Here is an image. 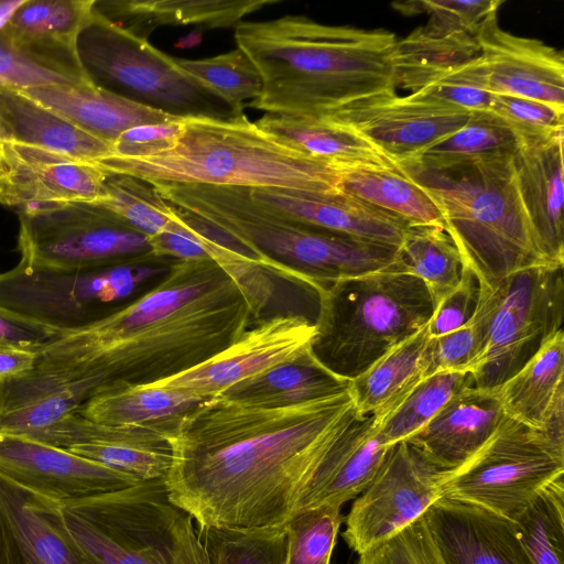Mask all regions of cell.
Wrapping results in <instances>:
<instances>
[{
    "instance_id": "cell-1",
    "label": "cell",
    "mask_w": 564,
    "mask_h": 564,
    "mask_svg": "<svg viewBox=\"0 0 564 564\" xmlns=\"http://www.w3.org/2000/svg\"><path fill=\"white\" fill-rule=\"evenodd\" d=\"M352 405L349 391L276 408L202 401L171 431V500L199 529L283 527Z\"/></svg>"
},
{
    "instance_id": "cell-2",
    "label": "cell",
    "mask_w": 564,
    "mask_h": 564,
    "mask_svg": "<svg viewBox=\"0 0 564 564\" xmlns=\"http://www.w3.org/2000/svg\"><path fill=\"white\" fill-rule=\"evenodd\" d=\"M268 273L243 256L176 260L140 297L37 354L35 368L73 369L100 392L154 383L188 370L240 337L267 306Z\"/></svg>"
},
{
    "instance_id": "cell-3",
    "label": "cell",
    "mask_w": 564,
    "mask_h": 564,
    "mask_svg": "<svg viewBox=\"0 0 564 564\" xmlns=\"http://www.w3.org/2000/svg\"><path fill=\"white\" fill-rule=\"evenodd\" d=\"M237 47L262 78L248 104L265 113L322 118L352 104L397 94V35L386 29L327 25L304 15L241 21Z\"/></svg>"
},
{
    "instance_id": "cell-4",
    "label": "cell",
    "mask_w": 564,
    "mask_h": 564,
    "mask_svg": "<svg viewBox=\"0 0 564 564\" xmlns=\"http://www.w3.org/2000/svg\"><path fill=\"white\" fill-rule=\"evenodd\" d=\"M177 217L268 273L316 291L391 268L399 247L308 226L258 202L248 187L152 184Z\"/></svg>"
},
{
    "instance_id": "cell-5",
    "label": "cell",
    "mask_w": 564,
    "mask_h": 564,
    "mask_svg": "<svg viewBox=\"0 0 564 564\" xmlns=\"http://www.w3.org/2000/svg\"><path fill=\"white\" fill-rule=\"evenodd\" d=\"M94 164L151 184L330 192L340 180L338 171L264 133L246 115L230 120L187 118L175 144L164 152L108 155Z\"/></svg>"
},
{
    "instance_id": "cell-6",
    "label": "cell",
    "mask_w": 564,
    "mask_h": 564,
    "mask_svg": "<svg viewBox=\"0 0 564 564\" xmlns=\"http://www.w3.org/2000/svg\"><path fill=\"white\" fill-rule=\"evenodd\" d=\"M512 155V154H511ZM511 155L442 169L395 163L437 206L463 265L480 285L535 265L542 256L522 207Z\"/></svg>"
},
{
    "instance_id": "cell-7",
    "label": "cell",
    "mask_w": 564,
    "mask_h": 564,
    "mask_svg": "<svg viewBox=\"0 0 564 564\" xmlns=\"http://www.w3.org/2000/svg\"><path fill=\"white\" fill-rule=\"evenodd\" d=\"M434 310L424 282L394 265L333 283L321 300L312 351L351 381L423 329Z\"/></svg>"
},
{
    "instance_id": "cell-8",
    "label": "cell",
    "mask_w": 564,
    "mask_h": 564,
    "mask_svg": "<svg viewBox=\"0 0 564 564\" xmlns=\"http://www.w3.org/2000/svg\"><path fill=\"white\" fill-rule=\"evenodd\" d=\"M63 512L97 564H209L193 518L171 500L164 478L64 506Z\"/></svg>"
},
{
    "instance_id": "cell-9",
    "label": "cell",
    "mask_w": 564,
    "mask_h": 564,
    "mask_svg": "<svg viewBox=\"0 0 564 564\" xmlns=\"http://www.w3.org/2000/svg\"><path fill=\"white\" fill-rule=\"evenodd\" d=\"M75 50L90 84L137 104L182 119L230 120L245 115L183 70L174 57L93 9Z\"/></svg>"
},
{
    "instance_id": "cell-10",
    "label": "cell",
    "mask_w": 564,
    "mask_h": 564,
    "mask_svg": "<svg viewBox=\"0 0 564 564\" xmlns=\"http://www.w3.org/2000/svg\"><path fill=\"white\" fill-rule=\"evenodd\" d=\"M563 268L541 264L492 285L479 284L476 312L484 319L485 336L467 369L476 388L497 389L563 330Z\"/></svg>"
},
{
    "instance_id": "cell-11",
    "label": "cell",
    "mask_w": 564,
    "mask_h": 564,
    "mask_svg": "<svg viewBox=\"0 0 564 564\" xmlns=\"http://www.w3.org/2000/svg\"><path fill=\"white\" fill-rule=\"evenodd\" d=\"M561 475L564 443L506 415L473 457L445 471L442 497L513 522Z\"/></svg>"
},
{
    "instance_id": "cell-12",
    "label": "cell",
    "mask_w": 564,
    "mask_h": 564,
    "mask_svg": "<svg viewBox=\"0 0 564 564\" xmlns=\"http://www.w3.org/2000/svg\"><path fill=\"white\" fill-rule=\"evenodd\" d=\"M20 262L50 270L107 268L150 254L148 237L91 203L19 214Z\"/></svg>"
},
{
    "instance_id": "cell-13",
    "label": "cell",
    "mask_w": 564,
    "mask_h": 564,
    "mask_svg": "<svg viewBox=\"0 0 564 564\" xmlns=\"http://www.w3.org/2000/svg\"><path fill=\"white\" fill-rule=\"evenodd\" d=\"M131 261L93 270L36 269L19 262L0 272V305L63 333L109 315L131 293Z\"/></svg>"
},
{
    "instance_id": "cell-14",
    "label": "cell",
    "mask_w": 564,
    "mask_h": 564,
    "mask_svg": "<svg viewBox=\"0 0 564 564\" xmlns=\"http://www.w3.org/2000/svg\"><path fill=\"white\" fill-rule=\"evenodd\" d=\"M445 471L429 464L405 441L389 446L344 518L343 538L348 546L362 554L423 517L442 498Z\"/></svg>"
},
{
    "instance_id": "cell-15",
    "label": "cell",
    "mask_w": 564,
    "mask_h": 564,
    "mask_svg": "<svg viewBox=\"0 0 564 564\" xmlns=\"http://www.w3.org/2000/svg\"><path fill=\"white\" fill-rule=\"evenodd\" d=\"M316 336L314 318L303 314L274 315L246 329L202 364L149 386L209 399L240 381L297 359L312 349Z\"/></svg>"
},
{
    "instance_id": "cell-16",
    "label": "cell",
    "mask_w": 564,
    "mask_h": 564,
    "mask_svg": "<svg viewBox=\"0 0 564 564\" xmlns=\"http://www.w3.org/2000/svg\"><path fill=\"white\" fill-rule=\"evenodd\" d=\"M0 475L63 507L140 482L68 449L1 431Z\"/></svg>"
},
{
    "instance_id": "cell-17",
    "label": "cell",
    "mask_w": 564,
    "mask_h": 564,
    "mask_svg": "<svg viewBox=\"0 0 564 564\" xmlns=\"http://www.w3.org/2000/svg\"><path fill=\"white\" fill-rule=\"evenodd\" d=\"M469 116L463 109L395 94L352 104L322 118L352 130L398 163L453 134Z\"/></svg>"
},
{
    "instance_id": "cell-18",
    "label": "cell",
    "mask_w": 564,
    "mask_h": 564,
    "mask_svg": "<svg viewBox=\"0 0 564 564\" xmlns=\"http://www.w3.org/2000/svg\"><path fill=\"white\" fill-rule=\"evenodd\" d=\"M175 422L113 426L73 413L28 437L68 449L138 481H150L163 479L170 471V435Z\"/></svg>"
},
{
    "instance_id": "cell-19",
    "label": "cell",
    "mask_w": 564,
    "mask_h": 564,
    "mask_svg": "<svg viewBox=\"0 0 564 564\" xmlns=\"http://www.w3.org/2000/svg\"><path fill=\"white\" fill-rule=\"evenodd\" d=\"M2 150L0 204L19 214L105 196L106 173L94 163L15 143Z\"/></svg>"
},
{
    "instance_id": "cell-20",
    "label": "cell",
    "mask_w": 564,
    "mask_h": 564,
    "mask_svg": "<svg viewBox=\"0 0 564 564\" xmlns=\"http://www.w3.org/2000/svg\"><path fill=\"white\" fill-rule=\"evenodd\" d=\"M397 406L359 414L352 405L301 492L295 511L323 505L341 507L370 482L389 448L379 430Z\"/></svg>"
},
{
    "instance_id": "cell-21",
    "label": "cell",
    "mask_w": 564,
    "mask_h": 564,
    "mask_svg": "<svg viewBox=\"0 0 564 564\" xmlns=\"http://www.w3.org/2000/svg\"><path fill=\"white\" fill-rule=\"evenodd\" d=\"M489 90L536 100L564 111L563 53L543 41L501 29L497 15L475 35Z\"/></svg>"
},
{
    "instance_id": "cell-22",
    "label": "cell",
    "mask_w": 564,
    "mask_h": 564,
    "mask_svg": "<svg viewBox=\"0 0 564 564\" xmlns=\"http://www.w3.org/2000/svg\"><path fill=\"white\" fill-rule=\"evenodd\" d=\"M423 518L444 564H533L513 522L486 509L442 497Z\"/></svg>"
},
{
    "instance_id": "cell-23",
    "label": "cell",
    "mask_w": 564,
    "mask_h": 564,
    "mask_svg": "<svg viewBox=\"0 0 564 564\" xmlns=\"http://www.w3.org/2000/svg\"><path fill=\"white\" fill-rule=\"evenodd\" d=\"M10 564H97L69 532L63 506L0 475Z\"/></svg>"
},
{
    "instance_id": "cell-24",
    "label": "cell",
    "mask_w": 564,
    "mask_h": 564,
    "mask_svg": "<svg viewBox=\"0 0 564 564\" xmlns=\"http://www.w3.org/2000/svg\"><path fill=\"white\" fill-rule=\"evenodd\" d=\"M563 132L518 141L511 155L518 194L544 259L564 265Z\"/></svg>"
},
{
    "instance_id": "cell-25",
    "label": "cell",
    "mask_w": 564,
    "mask_h": 564,
    "mask_svg": "<svg viewBox=\"0 0 564 564\" xmlns=\"http://www.w3.org/2000/svg\"><path fill=\"white\" fill-rule=\"evenodd\" d=\"M258 203L300 223L368 241L400 247L408 224L398 216L339 191L249 188Z\"/></svg>"
},
{
    "instance_id": "cell-26",
    "label": "cell",
    "mask_w": 564,
    "mask_h": 564,
    "mask_svg": "<svg viewBox=\"0 0 564 564\" xmlns=\"http://www.w3.org/2000/svg\"><path fill=\"white\" fill-rule=\"evenodd\" d=\"M505 416L495 390L469 387L405 442L432 466L453 470L479 451Z\"/></svg>"
},
{
    "instance_id": "cell-27",
    "label": "cell",
    "mask_w": 564,
    "mask_h": 564,
    "mask_svg": "<svg viewBox=\"0 0 564 564\" xmlns=\"http://www.w3.org/2000/svg\"><path fill=\"white\" fill-rule=\"evenodd\" d=\"M20 93L80 130L110 144L131 128L182 119L137 104L93 84L44 86Z\"/></svg>"
},
{
    "instance_id": "cell-28",
    "label": "cell",
    "mask_w": 564,
    "mask_h": 564,
    "mask_svg": "<svg viewBox=\"0 0 564 564\" xmlns=\"http://www.w3.org/2000/svg\"><path fill=\"white\" fill-rule=\"evenodd\" d=\"M276 0H94L93 11L148 40L160 25L229 28Z\"/></svg>"
},
{
    "instance_id": "cell-29",
    "label": "cell",
    "mask_w": 564,
    "mask_h": 564,
    "mask_svg": "<svg viewBox=\"0 0 564 564\" xmlns=\"http://www.w3.org/2000/svg\"><path fill=\"white\" fill-rule=\"evenodd\" d=\"M0 139L95 163L112 144L75 127L24 94L0 88Z\"/></svg>"
},
{
    "instance_id": "cell-30",
    "label": "cell",
    "mask_w": 564,
    "mask_h": 564,
    "mask_svg": "<svg viewBox=\"0 0 564 564\" xmlns=\"http://www.w3.org/2000/svg\"><path fill=\"white\" fill-rule=\"evenodd\" d=\"M254 123L281 143L339 173L356 169L395 165L366 139L325 118L265 113Z\"/></svg>"
},
{
    "instance_id": "cell-31",
    "label": "cell",
    "mask_w": 564,
    "mask_h": 564,
    "mask_svg": "<svg viewBox=\"0 0 564 564\" xmlns=\"http://www.w3.org/2000/svg\"><path fill=\"white\" fill-rule=\"evenodd\" d=\"M349 380L330 371L311 349L293 361L238 382L218 397L247 405L276 408L337 395L349 391Z\"/></svg>"
},
{
    "instance_id": "cell-32",
    "label": "cell",
    "mask_w": 564,
    "mask_h": 564,
    "mask_svg": "<svg viewBox=\"0 0 564 564\" xmlns=\"http://www.w3.org/2000/svg\"><path fill=\"white\" fill-rule=\"evenodd\" d=\"M495 392L507 416L543 430L554 408L564 402V332L551 338Z\"/></svg>"
},
{
    "instance_id": "cell-33",
    "label": "cell",
    "mask_w": 564,
    "mask_h": 564,
    "mask_svg": "<svg viewBox=\"0 0 564 564\" xmlns=\"http://www.w3.org/2000/svg\"><path fill=\"white\" fill-rule=\"evenodd\" d=\"M427 325L350 381L349 393L359 414L399 405L414 386L427 377Z\"/></svg>"
},
{
    "instance_id": "cell-34",
    "label": "cell",
    "mask_w": 564,
    "mask_h": 564,
    "mask_svg": "<svg viewBox=\"0 0 564 564\" xmlns=\"http://www.w3.org/2000/svg\"><path fill=\"white\" fill-rule=\"evenodd\" d=\"M94 0H25L2 31L14 42L77 61L76 39L91 14Z\"/></svg>"
},
{
    "instance_id": "cell-35",
    "label": "cell",
    "mask_w": 564,
    "mask_h": 564,
    "mask_svg": "<svg viewBox=\"0 0 564 564\" xmlns=\"http://www.w3.org/2000/svg\"><path fill=\"white\" fill-rule=\"evenodd\" d=\"M205 398L149 384L105 390L76 412L95 423L123 426L162 424L176 421Z\"/></svg>"
},
{
    "instance_id": "cell-36",
    "label": "cell",
    "mask_w": 564,
    "mask_h": 564,
    "mask_svg": "<svg viewBox=\"0 0 564 564\" xmlns=\"http://www.w3.org/2000/svg\"><path fill=\"white\" fill-rule=\"evenodd\" d=\"M474 35L444 34L420 26L398 39L393 53L397 88L413 94L457 66L477 57Z\"/></svg>"
},
{
    "instance_id": "cell-37",
    "label": "cell",
    "mask_w": 564,
    "mask_h": 564,
    "mask_svg": "<svg viewBox=\"0 0 564 564\" xmlns=\"http://www.w3.org/2000/svg\"><path fill=\"white\" fill-rule=\"evenodd\" d=\"M337 188L398 216L409 226H443L434 200L419 184L401 172L397 164L392 167L340 172Z\"/></svg>"
},
{
    "instance_id": "cell-38",
    "label": "cell",
    "mask_w": 564,
    "mask_h": 564,
    "mask_svg": "<svg viewBox=\"0 0 564 564\" xmlns=\"http://www.w3.org/2000/svg\"><path fill=\"white\" fill-rule=\"evenodd\" d=\"M394 268L427 286L436 306L460 282L463 262L443 226H408Z\"/></svg>"
},
{
    "instance_id": "cell-39",
    "label": "cell",
    "mask_w": 564,
    "mask_h": 564,
    "mask_svg": "<svg viewBox=\"0 0 564 564\" xmlns=\"http://www.w3.org/2000/svg\"><path fill=\"white\" fill-rule=\"evenodd\" d=\"M517 145L516 134L498 116L490 110L473 111L456 132L409 160L425 167L442 169L511 155Z\"/></svg>"
},
{
    "instance_id": "cell-40",
    "label": "cell",
    "mask_w": 564,
    "mask_h": 564,
    "mask_svg": "<svg viewBox=\"0 0 564 564\" xmlns=\"http://www.w3.org/2000/svg\"><path fill=\"white\" fill-rule=\"evenodd\" d=\"M475 387L468 371H442L423 378L380 425L387 446L421 430L455 394Z\"/></svg>"
},
{
    "instance_id": "cell-41",
    "label": "cell",
    "mask_w": 564,
    "mask_h": 564,
    "mask_svg": "<svg viewBox=\"0 0 564 564\" xmlns=\"http://www.w3.org/2000/svg\"><path fill=\"white\" fill-rule=\"evenodd\" d=\"M513 525L533 564H564V475L547 484Z\"/></svg>"
},
{
    "instance_id": "cell-42",
    "label": "cell",
    "mask_w": 564,
    "mask_h": 564,
    "mask_svg": "<svg viewBox=\"0 0 564 564\" xmlns=\"http://www.w3.org/2000/svg\"><path fill=\"white\" fill-rule=\"evenodd\" d=\"M90 84L79 62L21 45L0 31V88L25 90L54 85Z\"/></svg>"
},
{
    "instance_id": "cell-43",
    "label": "cell",
    "mask_w": 564,
    "mask_h": 564,
    "mask_svg": "<svg viewBox=\"0 0 564 564\" xmlns=\"http://www.w3.org/2000/svg\"><path fill=\"white\" fill-rule=\"evenodd\" d=\"M174 61L237 113H243L247 101L256 100L262 93V78L259 70L247 54L238 47L208 58L174 57Z\"/></svg>"
},
{
    "instance_id": "cell-44",
    "label": "cell",
    "mask_w": 564,
    "mask_h": 564,
    "mask_svg": "<svg viewBox=\"0 0 564 564\" xmlns=\"http://www.w3.org/2000/svg\"><path fill=\"white\" fill-rule=\"evenodd\" d=\"M91 204L113 213L147 237L161 232L174 219L171 206L151 183L124 174L106 173L105 196Z\"/></svg>"
},
{
    "instance_id": "cell-45",
    "label": "cell",
    "mask_w": 564,
    "mask_h": 564,
    "mask_svg": "<svg viewBox=\"0 0 564 564\" xmlns=\"http://www.w3.org/2000/svg\"><path fill=\"white\" fill-rule=\"evenodd\" d=\"M199 538L209 564H285V527L238 531L219 528L199 529Z\"/></svg>"
},
{
    "instance_id": "cell-46",
    "label": "cell",
    "mask_w": 564,
    "mask_h": 564,
    "mask_svg": "<svg viewBox=\"0 0 564 564\" xmlns=\"http://www.w3.org/2000/svg\"><path fill=\"white\" fill-rule=\"evenodd\" d=\"M341 507L323 505L296 511L284 524L285 564H329L344 517Z\"/></svg>"
},
{
    "instance_id": "cell-47",
    "label": "cell",
    "mask_w": 564,
    "mask_h": 564,
    "mask_svg": "<svg viewBox=\"0 0 564 564\" xmlns=\"http://www.w3.org/2000/svg\"><path fill=\"white\" fill-rule=\"evenodd\" d=\"M408 95L469 112L490 110L495 97L488 88L480 52L477 57Z\"/></svg>"
},
{
    "instance_id": "cell-48",
    "label": "cell",
    "mask_w": 564,
    "mask_h": 564,
    "mask_svg": "<svg viewBox=\"0 0 564 564\" xmlns=\"http://www.w3.org/2000/svg\"><path fill=\"white\" fill-rule=\"evenodd\" d=\"M502 3L501 0H421L393 2L392 7L406 17L427 14L424 26L434 32L475 36L490 18L497 15Z\"/></svg>"
},
{
    "instance_id": "cell-49",
    "label": "cell",
    "mask_w": 564,
    "mask_h": 564,
    "mask_svg": "<svg viewBox=\"0 0 564 564\" xmlns=\"http://www.w3.org/2000/svg\"><path fill=\"white\" fill-rule=\"evenodd\" d=\"M490 111L512 130L518 141L540 140L564 131V111L536 100L495 95Z\"/></svg>"
},
{
    "instance_id": "cell-50",
    "label": "cell",
    "mask_w": 564,
    "mask_h": 564,
    "mask_svg": "<svg viewBox=\"0 0 564 564\" xmlns=\"http://www.w3.org/2000/svg\"><path fill=\"white\" fill-rule=\"evenodd\" d=\"M485 336L482 317L475 312L464 326L431 338L425 355L427 377L442 371H467L477 357Z\"/></svg>"
},
{
    "instance_id": "cell-51",
    "label": "cell",
    "mask_w": 564,
    "mask_h": 564,
    "mask_svg": "<svg viewBox=\"0 0 564 564\" xmlns=\"http://www.w3.org/2000/svg\"><path fill=\"white\" fill-rule=\"evenodd\" d=\"M356 564H444L423 517L358 555Z\"/></svg>"
},
{
    "instance_id": "cell-52",
    "label": "cell",
    "mask_w": 564,
    "mask_h": 564,
    "mask_svg": "<svg viewBox=\"0 0 564 564\" xmlns=\"http://www.w3.org/2000/svg\"><path fill=\"white\" fill-rule=\"evenodd\" d=\"M479 295L477 276L463 265L458 285L435 306L427 325L430 337L442 336L467 324L477 310Z\"/></svg>"
},
{
    "instance_id": "cell-53",
    "label": "cell",
    "mask_w": 564,
    "mask_h": 564,
    "mask_svg": "<svg viewBox=\"0 0 564 564\" xmlns=\"http://www.w3.org/2000/svg\"><path fill=\"white\" fill-rule=\"evenodd\" d=\"M184 119L143 124L122 132L112 144V154L124 158H144L172 148L183 130Z\"/></svg>"
},
{
    "instance_id": "cell-54",
    "label": "cell",
    "mask_w": 564,
    "mask_h": 564,
    "mask_svg": "<svg viewBox=\"0 0 564 564\" xmlns=\"http://www.w3.org/2000/svg\"><path fill=\"white\" fill-rule=\"evenodd\" d=\"M63 332L0 305V346L40 352Z\"/></svg>"
},
{
    "instance_id": "cell-55",
    "label": "cell",
    "mask_w": 564,
    "mask_h": 564,
    "mask_svg": "<svg viewBox=\"0 0 564 564\" xmlns=\"http://www.w3.org/2000/svg\"><path fill=\"white\" fill-rule=\"evenodd\" d=\"M148 242L152 258L181 260L209 257L199 236L182 221L175 213L170 225L161 232L148 237Z\"/></svg>"
},
{
    "instance_id": "cell-56",
    "label": "cell",
    "mask_w": 564,
    "mask_h": 564,
    "mask_svg": "<svg viewBox=\"0 0 564 564\" xmlns=\"http://www.w3.org/2000/svg\"><path fill=\"white\" fill-rule=\"evenodd\" d=\"M36 361L37 352L0 346V386L30 373Z\"/></svg>"
},
{
    "instance_id": "cell-57",
    "label": "cell",
    "mask_w": 564,
    "mask_h": 564,
    "mask_svg": "<svg viewBox=\"0 0 564 564\" xmlns=\"http://www.w3.org/2000/svg\"><path fill=\"white\" fill-rule=\"evenodd\" d=\"M25 0H0V31Z\"/></svg>"
},
{
    "instance_id": "cell-58",
    "label": "cell",
    "mask_w": 564,
    "mask_h": 564,
    "mask_svg": "<svg viewBox=\"0 0 564 564\" xmlns=\"http://www.w3.org/2000/svg\"><path fill=\"white\" fill-rule=\"evenodd\" d=\"M0 564H10L4 524L0 512Z\"/></svg>"
},
{
    "instance_id": "cell-59",
    "label": "cell",
    "mask_w": 564,
    "mask_h": 564,
    "mask_svg": "<svg viewBox=\"0 0 564 564\" xmlns=\"http://www.w3.org/2000/svg\"><path fill=\"white\" fill-rule=\"evenodd\" d=\"M2 147H3V142L0 139V170L2 167V162H3V150H2Z\"/></svg>"
}]
</instances>
